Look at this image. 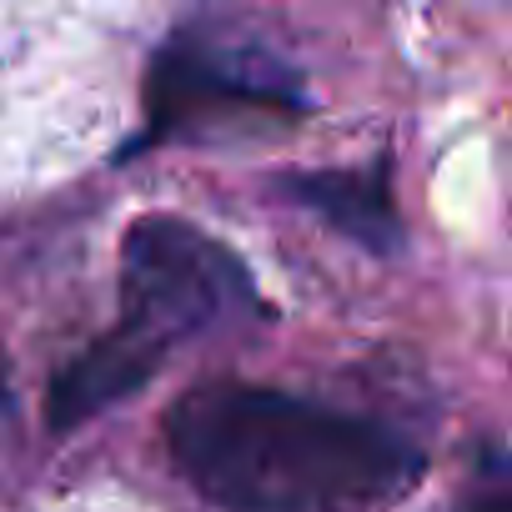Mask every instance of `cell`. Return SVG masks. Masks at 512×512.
I'll list each match as a JSON object with an SVG mask.
<instances>
[{
    "label": "cell",
    "instance_id": "cell-1",
    "mask_svg": "<svg viewBox=\"0 0 512 512\" xmlns=\"http://www.w3.org/2000/svg\"><path fill=\"white\" fill-rule=\"evenodd\" d=\"M166 452L221 512H382L427 467L377 417L231 377L171 402Z\"/></svg>",
    "mask_w": 512,
    "mask_h": 512
},
{
    "label": "cell",
    "instance_id": "cell-2",
    "mask_svg": "<svg viewBox=\"0 0 512 512\" xmlns=\"http://www.w3.org/2000/svg\"><path fill=\"white\" fill-rule=\"evenodd\" d=\"M262 297L246 262L186 216L151 211L131 221L121 241V312L46 397L56 432H71L136 392L181 342H196L226 322L262 317Z\"/></svg>",
    "mask_w": 512,
    "mask_h": 512
},
{
    "label": "cell",
    "instance_id": "cell-3",
    "mask_svg": "<svg viewBox=\"0 0 512 512\" xmlns=\"http://www.w3.org/2000/svg\"><path fill=\"white\" fill-rule=\"evenodd\" d=\"M307 106L312 96L302 71L287 66L272 46L211 26H186L151 56L141 141L161 146L297 126Z\"/></svg>",
    "mask_w": 512,
    "mask_h": 512
},
{
    "label": "cell",
    "instance_id": "cell-4",
    "mask_svg": "<svg viewBox=\"0 0 512 512\" xmlns=\"http://www.w3.org/2000/svg\"><path fill=\"white\" fill-rule=\"evenodd\" d=\"M287 191L317 211L327 226H337L342 236L372 246V251H397L402 246V221H397V201H392V166L387 156H377L367 171L337 166V171H307V176H287Z\"/></svg>",
    "mask_w": 512,
    "mask_h": 512
},
{
    "label": "cell",
    "instance_id": "cell-5",
    "mask_svg": "<svg viewBox=\"0 0 512 512\" xmlns=\"http://www.w3.org/2000/svg\"><path fill=\"white\" fill-rule=\"evenodd\" d=\"M462 512H507V472H502V457L492 452L487 462V477L472 487V497L462 502Z\"/></svg>",
    "mask_w": 512,
    "mask_h": 512
},
{
    "label": "cell",
    "instance_id": "cell-6",
    "mask_svg": "<svg viewBox=\"0 0 512 512\" xmlns=\"http://www.w3.org/2000/svg\"><path fill=\"white\" fill-rule=\"evenodd\" d=\"M6 392H11L6 387V357H0V412H6Z\"/></svg>",
    "mask_w": 512,
    "mask_h": 512
}]
</instances>
